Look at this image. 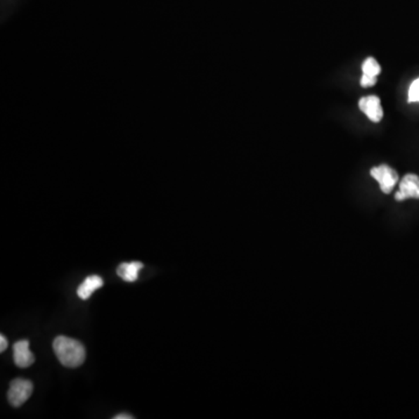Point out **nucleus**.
I'll list each match as a JSON object with an SVG mask.
<instances>
[{"label": "nucleus", "instance_id": "nucleus-1", "mask_svg": "<svg viewBox=\"0 0 419 419\" xmlns=\"http://www.w3.org/2000/svg\"><path fill=\"white\" fill-rule=\"evenodd\" d=\"M53 347L58 361L61 362L65 367L77 368L85 361L86 354H85L84 346L75 339L60 335L58 338H55Z\"/></svg>", "mask_w": 419, "mask_h": 419}, {"label": "nucleus", "instance_id": "nucleus-2", "mask_svg": "<svg viewBox=\"0 0 419 419\" xmlns=\"http://www.w3.org/2000/svg\"><path fill=\"white\" fill-rule=\"evenodd\" d=\"M33 392V383L28 380L15 379L11 382L10 390H8V401L11 406H20L31 397Z\"/></svg>", "mask_w": 419, "mask_h": 419}, {"label": "nucleus", "instance_id": "nucleus-3", "mask_svg": "<svg viewBox=\"0 0 419 419\" xmlns=\"http://www.w3.org/2000/svg\"><path fill=\"white\" fill-rule=\"evenodd\" d=\"M370 175L379 182L380 188L383 193H390L399 182V174L392 167L382 165V166L374 167L370 170Z\"/></svg>", "mask_w": 419, "mask_h": 419}, {"label": "nucleus", "instance_id": "nucleus-4", "mask_svg": "<svg viewBox=\"0 0 419 419\" xmlns=\"http://www.w3.org/2000/svg\"><path fill=\"white\" fill-rule=\"evenodd\" d=\"M396 200L403 202L408 198L419 200V176L408 174L399 183V190L395 195Z\"/></svg>", "mask_w": 419, "mask_h": 419}, {"label": "nucleus", "instance_id": "nucleus-5", "mask_svg": "<svg viewBox=\"0 0 419 419\" xmlns=\"http://www.w3.org/2000/svg\"><path fill=\"white\" fill-rule=\"evenodd\" d=\"M359 108L373 122H380L383 118L381 101L376 96H367L359 101Z\"/></svg>", "mask_w": 419, "mask_h": 419}, {"label": "nucleus", "instance_id": "nucleus-6", "mask_svg": "<svg viewBox=\"0 0 419 419\" xmlns=\"http://www.w3.org/2000/svg\"><path fill=\"white\" fill-rule=\"evenodd\" d=\"M14 363L19 368H28L35 361L34 355L30 349L28 340H19L13 346Z\"/></svg>", "mask_w": 419, "mask_h": 419}, {"label": "nucleus", "instance_id": "nucleus-7", "mask_svg": "<svg viewBox=\"0 0 419 419\" xmlns=\"http://www.w3.org/2000/svg\"><path fill=\"white\" fill-rule=\"evenodd\" d=\"M103 284H104V281H103V278H101V276H98V275L89 276V278H85L84 282L78 287V297L82 298V299H88V298L91 297L94 291L103 287Z\"/></svg>", "mask_w": 419, "mask_h": 419}, {"label": "nucleus", "instance_id": "nucleus-8", "mask_svg": "<svg viewBox=\"0 0 419 419\" xmlns=\"http://www.w3.org/2000/svg\"><path fill=\"white\" fill-rule=\"evenodd\" d=\"M143 268V264L141 262H131V264H122L117 269V274L119 278H122L125 282H136L138 280V274L139 271Z\"/></svg>", "mask_w": 419, "mask_h": 419}, {"label": "nucleus", "instance_id": "nucleus-9", "mask_svg": "<svg viewBox=\"0 0 419 419\" xmlns=\"http://www.w3.org/2000/svg\"><path fill=\"white\" fill-rule=\"evenodd\" d=\"M362 72L368 75V76H373V77H378L381 72V67L376 62L375 58H368L362 65Z\"/></svg>", "mask_w": 419, "mask_h": 419}, {"label": "nucleus", "instance_id": "nucleus-10", "mask_svg": "<svg viewBox=\"0 0 419 419\" xmlns=\"http://www.w3.org/2000/svg\"><path fill=\"white\" fill-rule=\"evenodd\" d=\"M409 103H419V78L413 82L410 85L409 95H408Z\"/></svg>", "mask_w": 419, "mask_h": 419}, {"label": "nucleus", "instance_id": "nucleus-11", "mask_svg": "<svg viewBox=\"0 0 419 419\" xmlns=\"http://www.w3.org/2000/svg\"><path fill=\"white\" fill-rule=\"evenodd\" d=\"M376 81H378V77H373V76L362 74L361 82L360 83H361L363 88H369V86L375 85Z\"/></svg>", "mask_w": 419, "mask_h": 419}, {"label": "nucleus", "instance_id": "nucleus-12", "mask_svg": "<svg viewBox=\"0 0 419 419\" xmlns=\"http://www.w3.org/2000/svg\"><path fill=\"white\" fill-rule=\"evenodd\" d=\"M7 346H8V342H7V339L5 338V335H0V352L3 353V352L7 349Z\"/></svg>", "mask_w": 419, "mask_h": 419}, {"label": "nucleus", "instance_id": "nucleus-13", "mask_svg": "<svg viewBox=\"0 0 419 419\" xmlns=\"http://www.w3.org/2000/svg\"><path fill=\"white\" fill-rule=\"evenodd\" d=\"M134 417L131 416V415H127V413H120V415H117L115 417V419H133Z\"/></svg>", "mask_w": 419, "mask_h": 419}]
</instances>
